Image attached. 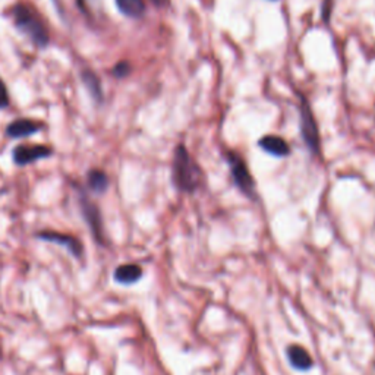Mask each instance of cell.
Listing matches in <instances>:
<instances>
[{
    "mask_svg": "<svg viewBox=\"0 0 375 375\" xmlns=\"http://www.w3.org/2000/svg\"><path fill=\"white\" fill-rule=\"evenodd\" d=\"M120 14L129 18H141L146 12L144 0H116Z\"/></svg>",
    "mask_w": 375,
    "mask_h": 375,
    "instance_id": "13",
    "label": "cell"
},
{
    "mask_svg": "<svg viewBox=\"0 0 375 375\" xmlns=\"http://www.w3.org/2000/svg\"><path fill=\"white\" fill-rule=\"evenodd\" d=\"M12 15L15 25L21 32H24L34 46L38 49L49 46V30L34 8L28 3H18L12 9Z\"/></svg>",
    "mask_w": 375,
    "mask_h": 375,
    "instance_id": "1",
    "label": "cell"
},
{
    "mask_svg": "<svg viewBox=\"0 0 375 375\" xmlns=\"http://www.w3.org/2000/svg\"><path fill=\"white\" fill-rule=\"evenodd\" d=\"M9 103L10 102H9V93H8L6 84L3 82V80H0V110L6 109Z\"/></svg>",
    "mask_w": 375,
    "mask_h": 375,
    "instance_id": "16",
    "label": "cell"
},
{
    "mask_svg": "<svg viewBox=\"0 0 375 375\" xmlns=\"http://www.w3.org/2000/svg\"><path fill=\"white\" fill-rule=\"evenodd\" d=\"M130 72V65L128 62H119L113 68V76L115 78H125Z\"/></svg>",
    "mask_w": 375,
    "mask_h": 375,
    "instance_id": "15",
    "label": "cell"
},
{
    "mask_svg": "<svg viewBox=\"0 0 375 375\" xmlns=\"http://www.w3.org/2000/svg\"><path fill=\"white\" fill-rule=\"evenodd\" d=\"M142 277V270L137 264H124L115 271V280L120 284H132Z\"/></svg>",
    "mask_w": 375,
    "mask_h": 375,
    "instance_id": "12",
    "label": "cell"
},
{
    "mask_svg": "<svg viewBox=\"0 0 375 375\" xmlns=\"http://www.w3.org/2000/svg\"><path fill=\"white\" fill-rule=\"evenodd\" d=\"M88 186L95 194H104L109 188L107 174L98 169H93L88 173Z\"/></svg>",
    "mask_w": 375,
    "mask_h": 375,
    "instance_id": "14",
    "label": "cell"
},
{
    "mask_svg": "<svg viewBox=\"0 0 375 375\" xmlns=\"http://www.w3.org/2000/svg\"><path fill=\"white\" fill-rule=\"evenodd\" d=\"M288 358H289L291 365L299 371H306L312 367V358L302 346H297V345L291 346L288 349Z\"/></svg>",
    "mask_w": 375,
    "mask_h": 375,
    "instance_id": "11",
    "label": "cell"
},
{
    "mask_svg": "<svg viewBox=\"0 0 375 375\" xmlns=\"http://www.w3.org/2000/svg\"><path fill=\"white\" fill-rule=\"evenodd\" d=\"M81 212L84 214L85 222L90 226L93 236L97 239V242H103V223H102V214L98 207L88 200L87 196H81Z\"/></svg>",
    "mask_w": 375,
    "mask_h": 375,
    "instance_id": "7",
    "label": "cell"
},
{
    "mask_svg": "<svg viewBox=\"0 0 375 375\" xmlns=\"http://www.w3.org/2000/svg\"><path fill=\"white\" fill-rule=\"evenodd\" d=\"M229 163H230V169H231V176H234L235 183L238 185L239 190L247 194L252 195L253 194V179L247 168L245 161L240 157L235 156V154H229Z\"/></svg>",
    "mask_w": 375,
    "mask_h": 375,
    "instance_id": "5",
    "label": "cell"
},
{
    "mask_svg": "<svg viewBox=\"0 0 375 375\" xmlns=\"http://www.w3.org/2000/svg\"><path fill=\"white\" fill-rule=\"evenodd\" d=\"M204 179V174L196 161L190 156V152L179 146L174 152L173 160V181L181 191L194 192L200 188Z\"/></svg>",
    "mask_w": 375,
    "mask_h": 375,
    "instance_id": "2",
    "label": "cell"
},
{
    "mask_svg": "<svg viewBox=\"0 0 375 375\" xmlns=\"http://www.w3.org/2000/svg\"><path fill=\"white\" fill-rule=\"evenodd\" d=\"M301 130H302V137H304V141L306 142L308 148H310L312 152H318L319 151L318 128L312 115V110L310 104L306 103L305 98H302V104H301Z\"/></svg>",
    "mask_w": 375,
    "mask_h": 375,
    "instance_id": "3",
    "label": "cell"
},
{
    "mask_svg": "<svg viewBox=\"0 0 375 375\" xmlns=\"http://www.w3.org/2000/svg\"><path fill=\"white\" fill-rule=\"evenodd\" d=\"M260 147L275 157H284L289 154L288 142L280 137H274V135L264 137L262 139H260Z\"/></svg>",
    "mask_w": 375,
    "mask_h": 375,
    "instance_id": "9",
    "label": "cell"
},
{
    "mask_svg": "<svg viewBox=\"0 0 375 375\" xmlns=\"http://www.w3.org/2000/svg\"><path fill=\"white\" fill-rule=\"evenodd\" d=\"M81 81L84 87L87 88V91L90 93V95L94 98L97 103L103 102V90H102V81L98 78L97 73L91 69H84L81 72Z\"/></svg>",
    "mask_w": 375,
    "mask_h": 375,
    "instance_id": "10",
    "label": "cell"
},
{
    "mask_svg": "<svg viewBox=\"0 0 375 375\" xmlns=\"http://www.w3.org/2000/svg\"><path fill=\"white\" fill-rule=\"evenodd\" d=\"M37 238L41 239V240L52 242V244H56V245H60V247L66 248V249H68V252L72 253L75 258H81V255H82V245H81V242L76 239L75 236L59 234V231L47 230V231H40V234L37 235Z\"/></svg>",
    "mask_w": 375,
    "mask_h": 375,
    "instance_id": "6",
    "label": "cell"
},
{
    "mask_svg": "<svg viewBox=\"0 0 375 375\" xmlns=\"http://www.w3.org/2000/svg\"><path fill=\"white\" fill-rule=\"evenodd\" d=\"M44 128L43 122H37L32 119H16L14 122H10L6 128V135L12 139L27 138L37 134Z\"/></svg>",
    "mask_w": 375,
    "mask_h": 375,
    "instance_id": "8",
    "label": "cell"
},
{
    "mask_svg": "<svg viewBox=\"0 0 375 375\" xmlns=\"http://www.w3.org/2000/svg\"><path fill=\"white\" fill-rule=\"evenodd\" d=\"M52 154H53V150L47 146L21 144L14 150L12 157H14L15 164H18V166H28V164H32V163L40 161L43 159L50 157Z\"/></svg>",
    "mask_w": 375,
    "mask_h": 375,
    "instance_id": "4",
    "label": "cell"
}]
</instances>
